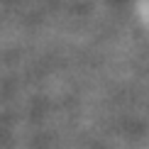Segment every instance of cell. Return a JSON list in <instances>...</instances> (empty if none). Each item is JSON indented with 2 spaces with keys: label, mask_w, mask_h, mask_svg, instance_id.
Here are the masks:
<instances>
[{
  "label": "cell",
  "mask_w": 149,
  "mask_h": 149,
  "mask_svg": "<svg viewBox=\"0 0 149 149\" xmlns=\"http://www.w3.org/2000/svg\"><path fill=\"white\" fill-rule=\"evenodd\" d=\"M147 22H149V3H147Z\"/></svg>",
  "instance_id": "1"
}]
</instances>
